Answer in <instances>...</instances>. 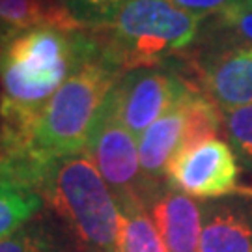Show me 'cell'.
<instances>
[{
	"instance_id": "cell-9",
	"label": "cell",
	"mask_w": 252,
	"mask_h": 252,
	"mask_svg": "<svg viewBox=\"0 0 252 252\" xmlns=\"http://www.w3.org/2000/svg\"><path fill=\"white\" fill-rule=\"evenodd\" d=\"M200 252H252V196L241 192L202 204Z\"/></svg>"
},
{
	"instance_id": "cell-19",
	"label": "cell",
	"mask_w": 252,
	"mask_h": 252,
	"mask_svg": "<svg viewBox=\"0 0 252 252\" xmlns=\"http://www.w3.org/2000/svg\"><path fill=\"white\" fill-rule=\"evenodd\" d=\"M170 2L187 13L204 19L207 15H217L226 6H230L234 0H170Z\"/></svg>"
},
{
	"instance_id": "cell-10",
	"label": "cell",
	"mask_w": 252,
	"mask_h": 252,
	"mask_svg": "<svg viewBox=\"0 0 252 252\" xmlns=\"http://www.w3.org/2000/svg\"><path fill=\"white\" fill-rule=\"evenodd\" d=\"M185 97L178 101L170 110H166L153 126L138 136L140 168L146 185L152 190L155 200L168 189L166 170L181 146L185 131Z\"/></svg>"
},
{
	"instance_id": "cell-11",
	"label": "cell",
	"mask_w": 252,
	"mask_h": 252,
	"mask_svg": "<svg viewBox=\"0 0 252 252\" xmlns=\"http://www.w3.org/2000/svg\"><path fill=\"white\" fill-rule=\"evenodd\" d=\"M150 213L166 252H200L202 204L168 187L153 202Z\"/></svg>"
},
{
	"instance_id": "cell-3",
	"label": "cell",
	"mask_w": 252,
	"mask_h": 252,
	"mask_svg": "<svg viewBox=\"0 0 252 252\" xmlns=\"http://www.w3.org/2000/svg\"><path fill=\"white\" fill-rule=\"evenodd\" d=\"M202 21L170 0H129L103 27L88 32L101 58L126 73L185 54L198 43Z\"/></svg>"
},
{
	"instance_id": "cell-8",
	"label": "cell",
	"mask_w": 252,
	"mask_h": 252,
	"mask_svg": "<svg viewBox=\"0 0 252 252\" xmlns=\"http://www.w3.org/2000/svg\"><path fill=\"white\" fill-rule=\"evenodd\" d=\"M168 187L190 198L219 200L241 194V164L226 140L211 138L180 150L166 170Z\"/></svg>"
},
{
	"instance_id": "cell-5",
	"label": "cell",
	"mask_w": 252,
	"mask_h": 252,
	"mask_svg": "<svg viewBox=\"0 0 252 252\" xmlns=\"http://www.w3.org/2000/svg\"><path fill=\"white\" fill-rule=\"evenodd\" d=\"M86 153L107 181L122 213L136 209L148 211L153 206L155 196L148 189L140 168L138 138L116 114L110 94L101 108Z\"/></svg>"
},
{
	"instance_id": "cell-21",
	"label": "cell",
	"mask_w": 252,
	"mask_h": 252,
	"mask_svg": "<svg viewBox=\"0 0 252 252\" xmlns=\"http://www.w3.org/2000/svg\"><path fill=\"white\" fill-rule=\"evenodd\" d=\"M243 2H247V4H251L252 6V0H243Z\"/></svg>"
},
{
	"instance_id": "cell-1",
	"label": "cell",
	"mask_w": 252,
	"mask_h": 252,
	"mask_svg": "<svg viewBox=\"0 0 252 252\" xmlns=\"http://www.w3.org/2000/svg\"><path fill=\"white\" fill-rule=\"evenodd\" d=\"M101 56L88 30L36 25L0 43V159L19 161L47 103L90 58Z\"/></svg>"
},
{
	"instance_id": "cell-4",
	"label": "cell",
	"mask_w": 252,
	"mask_h": 252,
	"mask_svg": "<svg viewBox=\"0 0 252 252\" xmlns=\"http://www.w3.org/2000/svg\"><path fill=\"white\" fill-rule=\"evenodd\" d=\"M122 75L101 56L86 60L47 103L15 162L34 166L86 152L101 108Z\"/></svg>"
},
{
	"instance_id": "cell-7",
	"label": "cell",
	"mask_w": 252,
	"mask_h": 252,
	"mask_svg": "<svg viewBox=\"0 0 252 252\" xmlns=\"http://www.w3.org/2000/svg\"><path fill=\"white\" fill-rule=\"evenodd\" d=\"M192 88L194 84L176 69L164 65L136 67L120 77L110 99L124 126L138 138Z\"/></svg>"
},
{
	"instance_id": "cell-13",
	"label": "cell",
	"mask_w": 252,
	"mask_h": 252,
	"mask_svg": "<svg viewBox=\"0 0 252 252\" xmlns=\"http://www.w3.org/2000/svg\"><path fill=\"white\" fill-rule=\"evenodd\" d=\"M45 23L79 28L63 11L51 9L41 0H0V43L13 32Z\"/></svg>"
},
{
	"instance_id": "cell-14",
	"label": "cell",
	"mask_w": 252,
	"mask_h": 252,
	"mask_svg": "<svg viewBox=\"0 0 252 252\" xmlns=\"http://www.w3.org/2000/svg\"><path fill=\"white\" fill-rule=\"evenodd\" d=\"M124 215L122 237L118 252H166L161 235L146 209H136Z\"/></svg>"
},
{
	"instance_id": "cell-18",
	"label": "cell",
	"mask_w": 252,
	"mask_h": 252,
	"mask_svg": "<svg viewBox=\"0 0 252 252\" xmlns=\"http://www.w3.org/2000/svg\"><path fill=\"white\" fill-rule=\"evenodd\" d=\"M215 27L252 43V6L243 0H234L215 15Z\"/></svg>"
},
{
	"instance_id": "cell-12",
	"label": "cell",
	"mask_w": 252,
	"mask_h": 252,
	"mask_svg": "<svg viewBox=\"0 0 252 252\" xmlns=\"http://www.w3.org/2000/svg\"><path fill=\"white\" fill-rule=\"evenodd\" d=\"M43 207L32 166L0 159V239L36 219Z\"/></svg>"
},
{
	"instance_id": "cell-2",
	"label": "cell",
	"mask_w": 252,
	"mask_h": 252,
	"mask_svg": "<svg viewBox=\"0 0 252 252\" xmlns=\"http://www.w3.org/2000/svg\"><path fill=\"white\" fill-rule=\"evenodd\" d=\"M45 207L60 219L79 252H118L124 215L88 153L32 166Z\"/></svg>"
},
{
	"instance_id": "cell-16",
	"label": "cell",
	"mask_w": 252,
	"mask_h": 252,
	"mask_svg": "<svg viewBox=\"0 0 252 252\" xmlns=\"http://www.w3.org/2000/svg\"><path fill=\"white\" fill-rule=\"evenodd\" d=\"M129 0H62L63 13L82 30L103 27Z\"/></svg>"
},
{
	"instance_id": "cell-15",
	"label": "cell",
	"mask_w": 252,
	"mask_h": 252,
	"mask_svg": "<svg viewBox=\"0 0 252 252\" xmlns=\"http://www.w3.org/2000/svg\"><path fill=\"white\" fill-rule=\"evenodd\" d=\"M0 252H63L54 230L43 219H32L0 239Z\"/></svg>"
},
{
	"instance_id": "cell-20",
	"label": "cell",
	"mask_w": 252,
	"mask_h": 252,
	"mask_svg": "<svg viewBox=\"0 0 252 252\" xmlns=\"http://www.w3.org/2000/svg\"><path fill=\"white\" fill-rule=\"evenodd\" d=\"M45 6H49L51 9H58V11H63L62 9V0H41Z\"/></svg>"
},
{
	"instance_id": "cell-17",
	"label": "cell",
	"mask_w": 252,
	"mask_h": 252,
	"mask_svg": "<svg viewBox=\"0 0 252 252\" xmlns=\"http://www.w3.org/2000/svg\"><path fill=\"white\" fill-rule=\"evenodd\" d=\"M224 135L239 162L252 170V105L224 112Z\"/></svg>"
},
{
	"instance_id": "cell-6",
	"label": "cell",
	"mask_w": 252,
	"mask_h": 252,
	"mask_svg": "<svg viewBox=\"0 0 252 252\" xmlns=\"http://www.w3.org/2000/svg\"><path fill=\"white\" fill-rule=\"evenodd\" d=\"M189 54V79L222 112L252 105V43L217 28Z\"/></svg>"
}]
</instances>
